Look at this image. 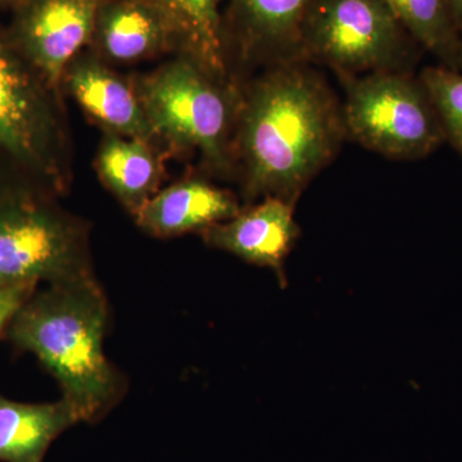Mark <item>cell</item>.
Listing matches in <instances>:
<instances>
[{
	"label": "cell",
	"mask_w": 462,
	"mask_h": 462,
	"mask_svg": "<svg viewBox=\"0 0 462 462\" xmlns=\"http://www.w3.org/2000/svg\"><path fill=\"white\" fill-rule=\"evenodd\" d=\"M305 60L275 63L239 109L247 191L296 203L346 135L342 106Z\"/></svg>",
	"instance_id": "obj_1"
},
{
	"label": "cell",
	"mask_w": 462,
	"mask_h": 462,
	"mask_svg": "<svg viewBox=\"0 0 462 462\" xmlns=\"http://www.w3.org/2000/svg\"><path fill=\"white\" fill-rule=\"evenodd\" d=\"M109 309L96 276L36 289L8 325V338L57 380L80 422L100 420L123 396L105 354Z\"/></svg>",
	"instance_id": "obj_2"
},
{
	"label": "cell",
	"mask_w": 462,
	"mask_h": 462,
	"mask_svg": "<svg viewBox=\"0 0 462 462\" xmlns=\"http://www.w3.org/2000/svg\"><path fill=\"white\" fill-rule=\"evenodd\" d=\"M78 221L25 188L0 197V288L93 278Z\"/></svg>",
	"instance_id": "obj_3"
},
{
	"label": "cell",
	"mask_w": 462,
	"mask_h": 462,
	"mask_svg": "<svg viewBox=\"0 0 462 462\" xmlns=\"http://www.w3.org/2000/svg\"><path fill=\"white\" fill-rule=\"evenodd\" d=\"M346 135L393 160H420L446 141L433 103L420 80L403 71L342 76Z\"/></svg>",
	"instance_id": "obj_4"
},
{
	"label": "cell",
	"mask_w": 462,
	"mask_h": 462,
	"mask_svg": "<svg viewBox=\"0 0 462 462\" xmlns=\"http://www.w3.org/2000/svg\"><path fill=\"white\" fill-rule=\"evenodd\" d=\"M418 42L383 0H314L300 35V56L342 76L401 71Z\"/></svg>",
	"instance_id": "obj_5"
},
{
	"label": "cell",
	"mask_w": 462,
	"mask_h": 462,
	"mask_svg": "<svg viewBox=\"0 0 462 462\" xmlns=\"http://www.w3.org/2000/svg\"><path fill=\"white\" fill-rule=\"evenodd\" d=\"M138 94L154 134L199 149L216 167L226 165L236 106L223 79L182 53L145 78Z\"/></svg>",
	"instance_id": "obj_6"
},
{
	"label": "cell",
	"mask_w": 462,
	"mask_h": 462,
	"mask_svg": "<svg viewBox=\"0 0 462 462\" xmlns=\"http://www.w3.org/2000/svg\"><path fill=\"white\" fill-rule=\"evenodd\" d=\"M60 124L51 90L0 32V154L35 178H62Z\"/></svg>",
	"instance_id": "obj_7"
},
{
	"label": "cell",
	"mask_w": 462,
	"mask_h": 462,
	"mask_svg": "<svg viewBox=\"0 0 462 462\" xmlns=\"http://www.w3.org/2000/svg\"><path fill=\"white\" fill-rule=\"evenodd\" d=\"M102 0H23L14 8L9 41L51 90L90 44Z\"/></svg>",
	"instance_id": "obj_8"
},
{
	"label": "cell",
	"mask_w": 462,
	"mask_h": 462,
	"mask_svg": "<svg viewBox=\"0 0 462 462\" xmlns=\"http://www.w3.org/2000/svg\"><path fill=\"white\" fill-rule=\"evenodd\" d=\"M90 44L112 62L133 63L184 51L172 18L149 0H102Z\"/></svg>",
	"instance_id": "obj_9"
},
{
	"label": "cell",
	"mask_w": 462,
	"mask_h": 462,
	"mask_svg": "<svg viewBox=\"0 0 462 462\" xmlns=\"http://www.w3.org/2000/svg\"><path fill=\"white\" fill-rule=\"evenodd\" d=\"M293 203L266 197L260 205L202 231L207 245L257 266L270 267L282 279L285 258L298 239Z\"/></svg>",
	"instance_id": "obj_10"
},
{
	"label": "cell",
	"mask_w": 462,
	"mask_h": 462,
	"mask_svg": "<svg viewBox=\"0 0 462 462\" xmlns=\"http://www.w3.org/2000/svg\"><path fill=\"white\" fill-rule=\"evenodd\" d=\"M314 0H229L224 17L227 45L275 63L303 60L300 35Z\"/></svg>",
	"instance_id": "obj_11"
},
{
	"label": "cell",
	"mask_w": 462,
	"mask_h": 462,
	"mask_svg": "<svg viewBox=\"0 0 462 462\" xmlns=\"http://www.w3.org/2000/svg\"><path fill=\"white\" fill-rule=\"evenodd\" d=\"M63 79L79 105L109 133L151 141L154 132L139 94L99 60L79 56Z\"/></svg>",
	"instance_id": "obj_12"
},
{
	"label": "cell",
	"mask_w": 462,
	"mask_h": 462,
	"mask_svg": "<svg viewBox=\"0 0 462 462\" xmlns=\"http://www.w3.org/2000/svg\"><path fill=\"white\" fill-rule=\"evenodd\" d=\"M240 211L238 202L227 191L208 182L187 180L154 194L135 220L151 236L169 238L191 231L202 233Z\"/></svg>",
	"instance_id": "obj_13"
},
{
	"label": "cell",
	"mask_w": 462,
	"mask_h": 462,
	"mask_svg": "<svg viewBox=\"0 0 462 462\" xmlns=\"http://www.w3.org/2000/svg\"><path fill=\"white\" fill-rule=\"evenodd\" d=\"M78 422L62 397L25 403L0 396V462H44L51 443Z\"/></svg>",
	"instance_id": "obj_14"
},
{
	"label": "cell",
	"mask_w": 462,
	"mask_h": 462,
	"mask_svg": "<svg viewBox=\"0 0 462 462\" xmlns=\"http://www.w3.org/2000/svg\"><path fill=\"white\" fill-rule=\"evenodd\" d=\"M97 169L102 181L134 217L157 193L160 169L148 142L109 134L100 145Z\"/></svg>",
	"instance_id": "obj_15"
},
{
	"label": "cell",
	"mask_w": 462,
	"mask_h": 462,
	"mask_svg": "<svg viewBox=\"0 0 462 462\" xmlns=\"http://www.w3.org/2000/svg\"><path fill=\"white\" fill-rule=\"evenodd\" d=\"M163 9L181 33L184 51L211 74L224 79L227 39L223 0H149Z\"/></svg>",
	"instance_id": "obj_16"
},
{
	"label": "cell",
	"mask_w": 462,
	"mask_h": 462,
	"mask_svg": "<svg viewBox=\"0 0 462 462\" xmlns=\"http://www.w3.org/2000/svg\"><path fill=\"white\" fill-rule=\"evenodd\" d=\"M421 50L440 65L462 69V36L446 0H383Z\"/></svg>",
	"instance_id": "obj_17"
},
{
	"label": "cell",
	"mask_w": 462,
	"mask_h": 462,
	"mask_svg": "<svg viewBox=\"0 0 462 462\" xmlns=\"http://www.w3.org/2000/svg\"><path fill=\"white\" fill-rule=\"evenodd\" d=\"M419 80L433 103L446 141L451 142L462 157V69L440 63L427 66Z\"/></svg>",
	"instance_id": "obj_18"
},
{
	"label": "cell",
	"mask_w": 462,
	"mask_h": 462,
	"mask_svg": "<svg viewBox=\"0 0 462 462\" xmlns=\"http://www.w3.org/2000/svg\"><path fill=\"white\" fill-rule=\"evenodd\" d=\"M38 288L35 285H14V287L0 288V334L7 329L18 310Z\"/></svg>",
	"instance_id": "obj_19"
},
{
	"label": "cell",
	"mask_w": 462,
	"mask_h": 462,
	"mask_svg": "<svg viewBox=\"0 0 462 462\" xmlns=\"http://www.w3.org/2000/svg\"><path fill=\"white\" fill-rule=\"evenodd\" d=\"M446 3L456 29L462 36V0H446Z\"/></svg>",
	"instance_id": "obj_20"
},
{
	"label": "cell",
	"mask_w": 462,
	"mask_h": 462,
	"mask_svg": "<svg viewBox=\"0 0 462 462\" xmlns=\"http://www.w3.org/2000/svg\"><path fill=\"white\" fill-rule=\"evenodd\" d=\"M23 2V0H0V9H11V11H14Z\"/></svg>",
	"instance_id": "obj_21"
},
{
	"label": "cell",
	"mask_w": 462,
	"mask_h": 462,
	"mask_svg": "<svg viewBox=\"0 0 462 462\" xmlns=\"http://www.w3.org/2000/svg\"><path fill=\"white\" fill-rule=\"evenodd\" d=\"M14 188L17 187H8V185H5L0 181V197L5 196V193H8L9 190L14 189Z\"/></svg>",
	"instance_id": "obj_22"
}]
</instances>
